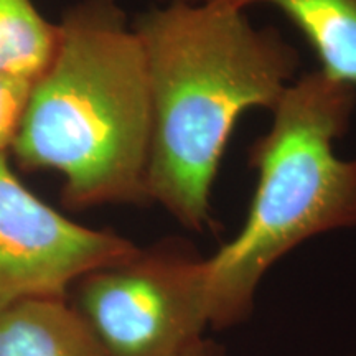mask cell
<instances>
[{
    "instance_id": "cell-1",
    "label": "cell",
    "mask_w": 356,
    "mask_h": 356,
    "mask_svg": "<svg viewBox=\"0 0 356 356\" xmlns=\"http://www.w3.org/2000/svg\"><path fill=\"white\" fill-rule=\"evenodd\" d=\"M152 99L147 197L185 228L210 222L211 186L234 124L273 109L299 70V53L244 10L172 0L134 25Z\"/></svg>"
},
{
    "instance_id": "cell-2",
    "label": "cell",
    "mask_w": 356,
    "mask_h": 356,
    "mask_svg": "<svg viewBox=\"0 0 356 356\" xmlns=\"http://www.w3.org/2000/svg\"><path fill=\"white\" fill-rule=\"evenodd\" d=\"M56 25L13 157L24 170L60 173L68 208L147 203L152 99L139 35L114 0H83Z\"/></svg>"
},
{
    "instance_id": "cell-5",
    "label": "cell",
    "mask_w": 356,
    "mask_h": 356,
    "mask_svg": "<svg viewBox=\"0 0 356 356\" xmlns=\"http://www.w3.org/2000/svg\"><path fill=\"white\" fill-rule=\"evenodd\" d=\"M139 248L109 229L70 220L38 198L0 154V312L33 299H66L84 275Z\"/></svg>"
},
{
    "instance_id": "cell-10",
    "label": "cell",
    "mask_w": 356,
    "mask_h": 356,
    "mask_svg": "<svg viewBox=\"0 0 356 356\" xmlns=\"http://www.w3.org/2000/svg\"><path fill=\"white\" fill-rule=\"evenodd\" d=\"M178 356H226V355H225V350H222L216 341L203 337Z\"/></svg>"
},
{
    "instance_id": "cell-3",
    "label": "cell",
    "mask_w": 356,
    "mask_h": 356,
    "mask_svg": "<svg viewBox=\"0 0 356 356\" xmlns=\"http://www.w3.org/2000/svg\"><path fill=\"white\" fill-rule=\"evenodd\" d=\"M356 86L312 71L286 88L269 132L249 150L257 188L244 226L207 259L210 325L239 323L267 270L307 239L356 226V160L335 140L350 127Z\"/></svg>"
},
{
    "instance_id": "cell-8",
    "label": "cell",
    "mask_w": 356,
    "mask_h": 356,
    "mask_svg": "<svg viewBox=\"0 0 356 356\" xmlns=\"http://www.w3.org/2000/svg\"><path fill=\"white\" fill-rule=\"evenodd\" d=\"M58 40L32 0H0V74L35 81L50 63Z\"/></svg>"
},
{
    "instance_id": "cell-4",
    "label": "cell",
    "mask_w": 356,
    "mask_h": 356,
    "mask_svg": "<svg viewBox=\"0 0 356 356\" xmlns=\"http://www.w3.org/2000/svg\"><path fill=\"white\" fill-rule=\"evenodd\" d=\"M74 310L106 356H178L210 325L207 259L159 244L76 282Z\"/></svg>"
},
{
    "instance_id": "cell-9",
    "label": "cell",
    "mask_w": 356,
    "mask_h": 356,
    "mask_svg": "<svg viewBox=\"0 0 356 356\" xmlns=\"http://www.w3.org/2000/svg\"><path fill=\"white\" fill-rule=\"evenodd\" d=\"M32 81L0 74V154L10 149L19 129Z\"/></svg>"
},
{
    "instance_id": "cell-7",
    "label": "cell",
    "mask_w": 356,
    "mask_h": 356,
    "mask_svg": "<svg viewBox=\"0 0 356 356\" xmlns=\"http://www.w3.org/2000/svg\"><path fill=\"white\" fill-rule=\"evenodd\" d=\"M172 2V0H165ZM216 2L238 10L252 3L279 7L302 30L322 70L356 86V0H181Z\"/></svg>"
},
{
    "instance_id": "cell-6",
    "label": "cell",
    "mask_w": 356,
    "mask_h": 356,
    "mask_svg": "<svg viewBox=\"0 0 356 356\" xmlns=\"http://www.w3.org/2000/svg\"><path fill=\"white\" fill-rule=\"evenodd\" d=\"M0 356H106L66 299H33L0 312Z\"/></svg>"
}]
</instances>
